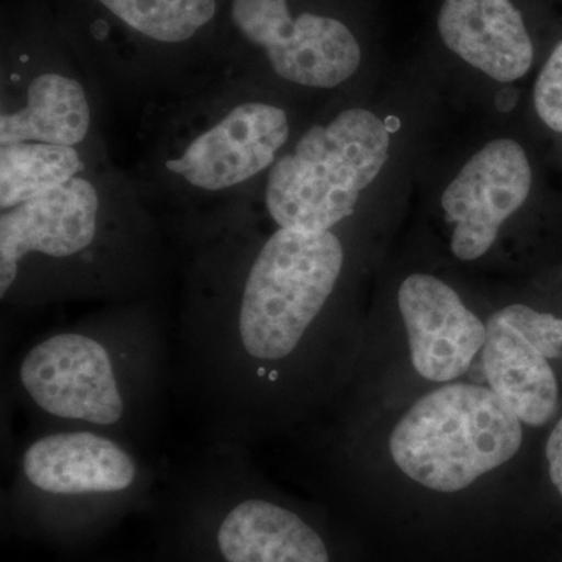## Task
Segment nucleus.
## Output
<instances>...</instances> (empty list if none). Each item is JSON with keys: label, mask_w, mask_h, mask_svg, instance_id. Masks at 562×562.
I'll list each match as a JSON object with an SVG mask.
<instances>
[{"label": "nucleus", "mask_w": 562, "mask_h": 562, "mask_svg": "<svg viewBox=\"0 0 562 562\" xmlns=\"http://www.w3.org/2000/svg\"><path fill=\"white\" fill-rule=\"evenodd\" d=\"M91 77L49 0H3L0 146H101Z\"/></svg>", "instance_id": "nucleus-7"}, {"label": "nucleus", "mask_w": 562, "mask_h": 562, "mask_svg": "<svg viewBox=\"0 0 562 562\" xmlns=\"http://www.w3.org/2000/svg\"><path fill=\"white\" fill-rule=\"evenodd\" d=\"M106 160L103 147L47 143L0 146V211L46 194Z\"/></svg>", "instance_id": "nucleus-16"}, {"label": "nucleus", "mask_w": 562, "mask_h": 562, "mask_svg": "<svg viewBox=\"0 0 562 562\" xmlns=\"http://www.w3.org/2000/svg\"><path fill=\"white\" fill-rule=\"evenodd\" d=\"M158 225L109 161L0 211V301L9 308L150 297L161 276Z\"/></svg>", "instance_id": "nucleus-3"}, {"label": "nucleus", "mask_w": 562, "mask_h": 562, "mask_svg": "<svg viewBox=\"0 0 562 562\" xmlns=\"http://www.w3.org/2000/svg\"><path fill=\"white\" fill-rule=\"evenodd\" d=\"M147 106L133 188L155 224L188 246L244 213L294 138L271 85L216 70Z\"/></svg>", "instance_id": "nucleus-2"}, {"label": "nucleus", "mask_w": 562, "mask_h": 562, "mask_svg": "<svg viewBox=\"0 0 562 562\" xmlns=\"http://www.w3.org/2000/svg\"><path fill=\"white\" fill-rule=\"evenodd\" d=\"M483 366L491 390L520 422L541 427L552 419L560 391L549 360L497 313L486 322Z\"/></svg>", "instance_id": "nucleus-15"}, {"label": "nucleus", "mask_w": 562, "mask_h": 562, "mask_svg": "<svg viewBox=\"0 0 562 562\" xmlns=\"http://www.w3.org/2000/svg\"><path fill=\"white\" fill-rule=\"evenodd\" d=\"M522 422L491 387L453 383L428 392L395 425V465L427 490L458 492L516 457Z\"/></svg>", "instance_id": "nucleus-11"}, {"label": "nucleus", "mask_w": 562, "mask_h": 562, "mask_svg": "<svg viewBox=\"0 0 562 562\" xmlns=\"http://www.w3.org/2000/svg\"><path fill=\"white\" fill-rule=\"evenodd\" d=\"M390 155L386 122L349 106L291 139L246 211L286 231L336 232L357 213Z\"/></svg>", "instance_id": "nucleus-8"}, {"label": "nucleus", "mask_w": 562, "mask_h": 562, "mask_svg": "<svg viewBox=\"0 0 562 562\" xmlns=\"http://www.w3.org/2000/svg\"><path fill=\"white\" fill-rule=\"evenodd\" d=\"M373 0H228L217 70L330 91L368 60Z\"/></svg>", "instance_id": "nucleus-6"}, {"label": "nucleus", "mask_w": 562, "mask_h": 562, "mask_svg": "<svg viewBox=\"0 0 562 562\" xmlns=\"http://www.w3.org/2000/svg\"><path fill=\"white\" fill-rule=\"evenodd\" d=\"M432 25L447 54L498 83L524 79L535 63L522 0H439Z\"/></svg>", "instance_id": "nucleus-14"}, {"label": "nucleus", "mask_w": 562, "mask_h": 562, "mask_svg": "<svg viewBox=\"0 0 562 562\" xmlns=\"http://www.w3.org/2000/svg\"><path fill=\"white\" fill-rule=\"evenodd\" d=\"M531 188V161L516 139L494 138L473 151L441 195L454 257L461 261L484 257L502 228L524 209Z\"/></svg>", "instance_id": "nucleus-12"}, {"label": "nucleus", "mask_w": 562, "mask_h": 562, "mask_svg": "<svg viewBox=\"0 0 562 562\" xmlns=\"http://www.w3.org/2000/svg\"><path fill=\"white\" fill-rule=\"evenodd\" d=\"M162 472L149 450L109 432L29 427L10 449L7 501L46 519L101 517L146 501Z\"/></svg>", "instance_id": "nucleus-9"}, {"label": "nucleus", "mask_w": 562, "mask_h": 562, "mask_svg": "<svg viewBox=\"0 0 562 562\" xmlns=\"http://www.w3.org/2000/svg\"><path fill=\"white\" fill-rule=\"evenodd\" d=\"M546 457L549 461L550 480L562 497V417L550 432L547 441Z\"/></svg>", "instance_id": "nucleus-19"}, {"label": "nucleus", "mask_w": 562, "mask_h": 562, "mask_svg": "<svg viewBox=\"0 0 562 562\" xmlns=\"http://www.w3.org/2000/svg\"><path fill=\"white\" fill-rule=\"evenodd\" d=\"M532 103L539 120L550 131L562 135V40L554 44L539 70L532 90Z\"/></svg>", "instance_id": "nucleus-18"}, {"label": "nucleus", "mask_w": 562, "mask_h": 562, "mask_svg": "<svg viewBox=\"0 0 562 562\" xmlns=\"http://www.w3.org/2000/svg\"><path fill=\"white\" fill-rule=\"evenodd\" d=\"M397 303L417 373L436 383L464 375L486 342V324L458 292L430 273H412L398 288Z\"/></svg>", "instance_id": "nucleus-13"}, {"label": "nucleus", "mask_w": 562, "mask_h": 562, "mask_svg": "<svg viewBox=\"0 0 562 562\" xmlns=\"http://www.w3.org/2000/svg\"><path fill=\"white\" fill-rule=\"evenodd\" d=\"M92 77L160 83L162 95L217 70L228 0H49Z\"/></svg>", "instance_id": "nucleus-5"}, {"label": "nucleus", "mask_w": 562, "mask_h": 562, "mask_svg": "<svg viewBox=\"0 0 562 562\" xmlns=\"http://www.w3.org/2000/svg\"><path fill=\"white\" fill-rule=\"evenodd\" d=\"M271 227L262 233L243 213L183 247L173 387L206 441L247 446L281 417L291 369L346 272L338 233Z\"/></svg>", "instance_id": "nucleus-1"}, {"label": "nucleus", "mask_w": 562, "mask_h": 562, "mask_svg": "<svg viewBox=\"0 0 562 562\" xmlns=\"http://www.w3.org/2000/svg\"><path fill=\"white\" fill-rule=\"evenodd\" d=\"M165 476L181 501L213 517L222 562H331L316 528L268 494L244 443L206 441Z\"/></svg>", "instance_id": "nucleus-10"}, {"label": "nucleus", "mask_w": 562, "mask_h": 562, "mask_svg": "<svg viewBox=\"0 0 562 562\" xmlns=\"http://www.w3.org/2000/svg\"><path fill=\"white\" fill-rule=\"evenodd\" d=\"M513 325L547 360H562V319L550 313L536 312L522 303L495 312Z\"/></svg>", "instance_id": "nucleus-17"}, {"label": "nucleus", "mask_w": 562, "mask_h": 562, "mask_svg": "<svg viewBox=\"0 0 562 562\" xmlns=\"http://www.w3.org/2000/svg\"><path fill=\"white\" fill-rule=\"evenodd\" d=\"M172 387L168 327L147 297L33 339L11 361L2 392L31 427L88 428L150 450Z\"/></svg>", "instance_id": "nucleus-4"}]
</instances>
